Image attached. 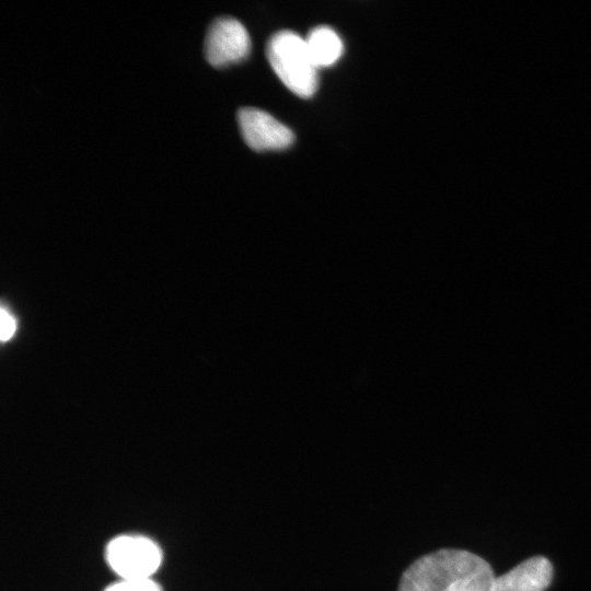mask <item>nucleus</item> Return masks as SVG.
Segmentation results:
<instances>
[{"mask_svg":"<svg viewBox=\"0 0 591 591\" xmlns=\"http://www.w3.org/2000/svg\"><path fill=\"white\" fill-rule=\"evenodd\" d=\"M309 53L317 68L334 65L343 55L344 45L329 26L313 28L305 38Z\"/></svg>","mask_w":591,"mask_h":591,"instance_id":"7","label":"nucleus"},{"mask_svg":"<svg viewBox=\"0 0 591 591\" xmlns=\"http://www.w3.org/2000/svg\"><path fill=\"white\" fill-rule=\"evenodd\" d=\"M104 591H162L161 587L150 578L121 579L107 586Z\"/></svg>","mask_w":591,"mask_h":591,"instance_id":"8","label":"nucleus"},{"mask_svg":"<svg viewBox=\"0 0 591 591\" xmlns=\"http://www.w3.org/2000/svg\"><path fill=\"white\" fill-rule=\"evenodd\" d=\"M494 579L490 565L478 555L442 548L412 563L397 591H493Z\"/></svg>","mask_w":591,"mask_h":591,"instance_id":"1","label":"nucleus"},{"mask_svg":"<svg viewBox=\"0 0 591 591\" xmlns=\"http://www.w3.org/2000/svg\"><path fill=\"white\" fill-rule=\"evenodd\" d=\"M553 578V566L543 556H534L495 577L493 591H544Z\"/></svg>","mask_w":591,"mask_h":591,"instance_id":"6","label":"nucleus"},{"mask_svg":"<svg viewBox=\"0 0 591 591\" xmlns=\"http://www.w3.org/2000/svg\"><path fill=\"white\" fill-rule=\"evenodd\" d=\"M266 54L271 68L291 92L301 97H311L316 92L318 68L299 34L277 32L268 40Z\"/></svg>","mask_w":591,"mask_h":591,"instance_id":"2","label":"nucleus"},{"mask_svg":"<svg viewBox=\"0 0 591 591\" xmlns=\"http://www.w3.org/2000/svg\"><path fill=\"white\" fill-rule=\"evenodd\" d=\"M105 558L121 579H146L159 568L162 551L147 536L119 535L107 544Z\"/></svg>","mask_w":591,"mask_h":591,"instance_id":"3","label":"nucleus"},{"mask_svg":"<svg viewBox=\"0 0 591 591\" xmlns=\"http://www.w3.org/2000/svg\"><path fill=\"white\" fill-rule=\"evenodd\" d=\"M237 121L244 141L256 151L282 150L294 140L287 126L259 108H241L237 112Z\"/></svg>","mask_w":591,"mask_h":591,"instance_id":"5","label":"nucleus"},{"mask_svg":"<svg viewBox=\"0 0 591 591\" xmlns=\"http://www.w3.org/2000/svg\"><path fill=\"white\" fill-rule=\"evenodd\" d=\"M251 51V38L245 26L234 18L216 19L205 36L204 53L207 61L221 68L245 59Z\"/></svg>","mask_w":591,"mask_h":591,"instance_id":"4","label":"nucleus"},{"mask_svg":"<svg viewBox=\"0 0 591 591\" xmlns=\"http://www.w3.org/2000/svg\"><path fill=\"white\" fill-rule=\"evenodd\" d=\"M0 322H1L0 337L2 341H5L9 338H11L15 332V327H16L15 320L4 308H2Z\"/></svg>","mask_w":591,"mask_h":591,"instance_id":"9","label":"nucleus"}]
</instances>
